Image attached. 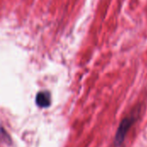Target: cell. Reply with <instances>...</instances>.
<instances>
[{
    "label": "cell",
    "mask_w": 147,
    "mask_h": 147,
    "mask_svg": "<svg viewBox=\"0 0 147 147\" xmlns=\"http://www.w3.org/2000/svg\"><path fill=\"white\" fill-rule=\"evenodd\" d=\"M135 121L134 115L126 116L120 123L119 127L116 131V134L115 137V144L116 146H120L123 144L125 138L129 132L131 127L133 126L134 122Z\"/></svg>",
    "instance_id": "cell-1"
},
{
    "label": "cell",
    "mask_w": 147,
    "mask_h": 147,
    "mask_svg": "<svg viewBox=\"0 0 147 147\" xmlns=\"http://www.w3.org/2000/svg\"><path fill=\"white\" fill-rule=\"evenodd\" d=\"M35 102L40 108H47L51 104V95L48 91L39 92L35 98Z\"/></svg>",
    "instance_id": "cell-2"
}]
</instances>
